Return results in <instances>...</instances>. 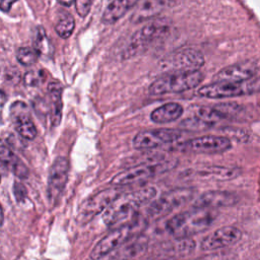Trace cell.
<instances>
[{
	"mask_svg": "<svg viewBox=\"0 0 260 260\" xmlns=\"http://www.w3.org/2000/svg\"><path fill=\"white\" fill-rule=\"evenodd\" d=\"M156 194L152 187H144L138 190L121 194L104 211L103 221L108 226H120L137 219L140 207L151 201Z\"/></svg>",
	"mask_w": 260,
	"mask_h": 260,
	"instance_id": "obj_1",
	"label": "cell"
},
{
	"mask_svg": "<svg viewBox=\"0 0 260 260\" xmlns=\"http://www.w3.org/2000/svg\"><path fill=\"white\" fill-rule=\"evenodd\" d=\"M216 216L217 212L214 209L192 207L172 216L166 222V230L177 240L191 238L207 230Z\"/></svg>",
	"mask_w": 260,
	"mask_h": 260,
	"instance_id": "obj_2",
	"label": "cell"
},
{
	"mask_svg": "<svg viewBox=\"0 0 260 260\" xmlns=\"http://www.w3.org/2000/svg\"><path fill=\"white\" fill-rule=\"evenodd\" d=\"M203 80V74L199 70L169 72L155 79L148 87L151 95L167 93H179L195 88Z\"/></svg>",
	"mask_w": 260,
	"mask_h": 260,
	"instance_id": "obj_3",
	"label": "cell"
},
{
	"mask_svg": "<svg viewBox=\"0 0 260 260\" xmlns=\"http://www.w3.org/2000/svg\"><path fill=\"white\" fill-rule=\"evenodd\" d=\"M177 166V160L168 159L151 164L138 165L118 173L111 180L113 187H125L143 183L157 175L167 173Z\"/></svg>",
	"mask_w": 260,
	"mask_h": 260,
	"instance_id": "obj_4",
	"label": "cell"
},
{
	"mask_svg": "<svg viewBox=\"0 0 260 260\" xmlns=\"http://www.w3.org/2000/svg\"><path fill=\"white\" fill-rule=\"evenodd\" d=\"M260 92V77H254L244 81L212 82L201 86L197 94L211 100L235 98Z\"/></svg>",
	"mask_w": 260,
	"mask_h": 260,
	"instance_id": "obj_5",
	"label": "cell"
},
{
	"mask_svg": "<svg viewBox=\"0 0 260 260\" xmlns=\"http://www.w3.org/2000/svg\"><path fill=\"white\" fill-rule=\"evenodd\" d=\"M139 226L138 219H135L132 222L113 228V230L95 244L90 252V258L92 260H100L115 252L135 237L133 235L136 234Z\"/></svg>",
	"mask_w": 260,
	"mask_h": 260,
	"instance_id": "obj_6",
	"label": "cell"
},
{
	"mask_svg": "<svg viewBox=\"0 0 260 260\" xmlns=\"http://www.w3.org/2000/svg\"><path fill=\"white\" fill-rule=\"evenodd\" d=\"M195 195V189L181 187L169 190L152 201L147 208V215L152 219H158L183 206Z\"/></svg>",
	"mask_w": 260,
	"mask_h": 260,
	"instance_id": "obj_7",
	"label": "cell"
},
{
	"mask_svg": "<svg viewBox=\"0 0 260 260\" xmlns=\"http://www.w3.org/2000/svg\"><path fill=\"white\" fill-rule=\"evenodd\" d=\"M169 31L170 26L167 23L151 22L146 24L132 35L128 46L122 53V58L126 60L141 54L153 43L166 37Z\"/></svg>",
	"mask_w": 260,
	"mask_h": 260,
	"instance_id": "obj_8",
	"label": "cell"
},
{
	"mask_svg": "<svg viewBox=\"0 0 260 260\" xmlns=\"http://www.w3.org/2000/svg\"><path fill=\"white\" fill-rule=\"evenodd\" d=\"M122 194L121 187H111L104 189L82 201L77 209L76 221L79 224L89 222L93 217L104 211Z\"/></svg>",
	"mask_w": 260,
	"mask_h": 260,
	"instance_id": "obj_9",
	"label": "cell"
},
{
	"mask_svg": "<svg viewBox=\"0 0 260 260\" xmlns=\"http://www.w3.org/2000/svg\"><path fill=\"white\" fill-rule=\"evenodd\" d=\"M203 54L196 49H184L174 52L160 60L161 69L171 72L195 71L204 65Z\"/></svg>",
	"mask_w": 260,
	"mask_h": 260,
	"instance_id": "obj_10",
	"label": "cell"
},
{
	"mask_svg": "<svg viewBox=\"0 0 260 260\" xmlns=\"http://www.w3.org/2000/svg\"><path fill=\"white\" fill-rule=\"evenodd\" d=\"M69 174V161L64 156H58L53 161L48 176L47 196L52 205H56L66 187Z\"/></svg>",
	"mask_w": 260,
	"mask_h": 260,
	"instance_id": "obj_11",
	"label": "cell"
},
{
	"mask_svg": "<svg viewBox=\"0 0 260 260\" xmlns=\"http://www.w3.org/2000/svg\"><path fill=\"white\" fill-rule=\"evenodd\" d=\"M232 147L231 140L225 136L204 135L192 138L178 145V149L182 151L195 153H221Z\"/></svg>",
	"mask_w": 260,
	"mask_h": 260,
	"instance_id": "obj_12",
	"label": "cell"
},
{
	"mask_svg": "<svg viewBox=\"0 0 260 260\" xmlns=\"http://www.w3.org/2000/svg\"><path fill=\"white\" fill-rule=\"evenodd\" d=\"M182 137V133L173 129H154L138 132L132 141L137 150H147L170 144Z\"/></svg>",
	"mask_w": 260,
	"mask_h": 260,
	"instance_id": "obj_13",
	"label": "cell"
},
{
	"mask_svg": "<svg viewBox=\"0 0 260 260\" xmlns=\"http://www.w3.org/2000/svg\"><path fill=\"white\" fill-rule=\"evenodd\" d=\"M242 238V232L232 225L219 228L206 236L202 241L200 248L203 251H213L236 244Z\"/></svg>",
	"mask_w": 260,
	"mask_h": 260,
	"instance_id": "obj_14",
	"label": "cell"
},
{
	"mask_svg": "<svg viewBox=\"0 0 260 260\" xmlns=\"http://www.w3.org/2000/svg\"><path fill=\"white\" fill-rule=\"evenodd\" d=\"M10 117L14 124V128L21 138L32 140L37 136V128L30 119L27 106L17 101L10 107Z\"/></svg>",
	"mask_w": 260,
	"mask_h": 260,
	"instance_id": "obj_15",
	"label": "cell"
},
{
	"mask_svg": "<svg viewBox=\"0 0 260 260\" xmlns=\"http://www.w3.org/2000/svg\"><path fill=\"white\" fill-rule=\"evenodd\" d=\"M258 71L255 61H243L222 68L214 76V82H234L244 81L254 78Z\"/></svg>",
	"mask_w": 260,
	"mask_h": 260,
	"instance_id": "obj_16",
	"label": "cell"
},
{
	"mask_svg": "<svg viewBox=\"0 0 260 260\" xmlns=\"http://www.w3.org/2000/svg\"><path fill=\"white\" fill-rule=\"evenodd\" d=\"M239 198L236 193L224 190H210L200 194L193 202L192 207L216 209L235 205Z\"/></svg>",
	"mask_w": 260,
	"mask_h": 260,
	"instance_id": "obj_17",
	"label": "cell"
},
{
	"mask_svg": "<svg viewBox=\"0 0 260 260\" xmlns=\"http://www.w3.org/2000/svg\"><path fill=\"white\" fill-rule=\"evenodd\" d=\"M148 246V238L144 235H137L128 241L121 248L108 255L107 260H131L142 254Z\"/></svg>",
	"mask_w": 260,
	"mask_h": 260,
	"instance_id": "obj_18",
	"label": "cell"
},
{
	"mask_svg": "<svg viewBox=\"0 0 260 260\" xmlns=\"http://www.w3.org/2000/svg\"><path fill=\"white\" fill-rule=\"evenodd\" d=\"M0 159L3 168H6L17 178L24 180L28 177V169L23 161L4 143L1 144L0 148Z\"/></svg>",
	"mask_w": 260,
	"mask_h": 260,
	"instance_id": "obj_19",
	"label": "cell"
},
{
	"mask_svg": "<svg viewBox=\"0 0 260 260\" xmlns=\"http://www.w3.org/2000/svg\"><path fill=\"white\" fill-rule=\"evenodd\" d=\"M140 0H111L102 14V22L113 24L124 16Z\"/></svg>",
	"mask_w": 260,
	"mask_h": 260,
	"instance_id": "obj_20",
	"label": "cell"
},
{
	"mask_svg": "<svg viewBox=\"0 0 260 260\" xmlns=\"http://www.w3.org/2000/svg\"><path fill=\"white\" fill-rule=\"evenodd\" d=\"M62 84L58 81H52L48 85V93L50 100V117L53 126H58L62 119Z\"/></svg>",
	"mask_w": 260,
	"mask_h": 260,
	"instance_id": "obj_21",
	"label": "cell"
},
{
	"mask_svg": "<svg viewBox=\"0 0 260 260\" xmlns=\"http://www.w3.org/2000/svg\"><path fill=\"white\" fill-rule=\"evenodd\" d=\"M173 0H145L134 12L132 19L135 22L147 20L159 14L167 7L171 6Z\"/></svg>",
	"mask_w": 260,
	"mask_h": 260,
	"instance_id": "obj_22",
	"label": "cell"
},
{
	"mask_svg": "<svg viewBox=\"0 0 260 260\" xmlns=\"http://www.w3.org/2000/svg\"><path fill=\"white\" fill-rule=\"evenodd\" d=\"M183 113L184 109L180 104L167 103L151 112L150 120L156 124L171 123L181 118Z\"/></svg>",
	"mask_w": 260,
	"mask_h": 260,
	"instance_id": "obj_23",
	"label": "cell"
},
{
	"mask_svg": "<svg viewBox=\"0 0 260 260\" xmlns=\"http://www.w3.org/2000/svg\"><path fill=\"white\" fill-rule=\"evenodd\" d=\"M195 173L200 177H209L216 180H231L240 174V170L237 168L211 166L196 170Z\"/></svg>",
	"mask_w": 260,
	"mask_h": 260,
	"instance_id": "obj_24",
	"label": "cell"
},
{
	"mask_svg": "<svg viewBox=\"0 0 260 260\" xmlns=\"http://www.w3.org/2000/svg\"><path fill=\"white\" fill-rule=\"evenodd\" d=\"M74 27L75 21L73 16L68 12H63L55 25V30L60 38L68 39L72 35Z\"/></svg>",
	"mask_w": 260,
	"mask_h": 260,
	"instance_id": "obj_25",
	"label": "cell"
},
{
	"mask_svg": "<svg viewBox=\"0 0 260 260\" xmlns=\"http://www.w3.org/2000/svg\"><path fill=\"white\" fill-rule=\"evenodd\" d=\"M34 48L40 56L49 55V53H51V43L43 26H39L37 29V34L34 41Z\"/></svg>",
	"mask_w": 260,
	"mask_h": 260,
	"instance_id": "obj_26",
	"label": "cell"
},
{
	"mask_svg": "<svg viewBox=\"0 0 260 260\" xmlns=\"http://www.w3.org/2000/svg\"><path fill=\"white\" fill-rule=\"evenodd\" d=\"M40 55L32 47H20L16 51V59L23 66H31L37 62Z\"/></svg>",
	"mask_w": 260,
	"mask_h": 260,
	"instance_id": "obj_27",
	"label": "cell"
},
{
	"mask_svg": "<svg viewBox=\"0 0 260 260\" xmlns=\"http://www.w3.org/2000/svg\"><path fill=\"white\" fill-rule=\"evenodd\" d=\"M23 81L27 86H37L40 82L43 81L42 71H28L24 74Z\"/></svg>",
	"mask_w": 260,
	"mask_h": 260,
	"instance_id": "obj_28",
	"label": "cell"
},
{
	"mask_svg": "<svg viewBox=\"0 0 260 260\" xmlns=\"http://www.w3.org/2000/svg\"><path fill=\"white\" fill-rule=\"evenodd\" d=\"M74 5L78 15L85 17L90 9V0H75Z\"/></svg>",
	"mask_w": 260,
	"mask_h": 260,
	"instance_id": "obj_29",
	"label": "cell"
},
{
	"mask_svg": "<svg viewBox=\"0 0 260 260\" xmlns=\"http://www.w3.org/2000/svg\"><path fill=\"white\" fill-rule=\"evenodd\" d=\"M13 192H14L15 199L17 201L23 200L25 198V196H26V190H25L24 186L21 183H19V182H14Z\"/></svg>",
	"mask_w": 260,
	"mask_h": 260,
	"instance_id": "obj_30",
	"label": "cell"
},
{
	"mask_svg": "<svg viewBox=\"0 0 260 260\" xmlns=\"http://www.w3.org/2000/svg\"><path fill=\"white\" fill-rule=\"evenodd\" d=\"M16 0H0V8L3 12H8L11 9L12 4Z\"/></svg>",
	"mask_w": 260,
	"mask_h": 260,
	"instance_id": "obj_31",
	"label": "cell"
},
{
	"mask_svg": "<svg viewBox=\"0 0 260 260\" xmlns=\"http://www.w3.org/2000/svg\"><path fill=\"white\" fill-rule=\"evenodd\" d=\"M5 78H6V80L7 81H11V78L12 79H14V81H18L19 80V78H20V76H19V73L16 71V72H14L13 74H10V72H8L7 71V74L5 75Z\"/></svg>",
	"mask_w": 260,
	"mask_h": 260,
	"instance_id": "obj_32",
	"label": "cell"
},
{
	"mask_svg": "<svg viewBox=\"0 0 260 260\" xmlns=\"http://www.w3.org/2000/svg\"><path fill=\"white\" fill-rule=\"evenodd\" d=\"M57 1L63 6H70L75 2V0H57Z\"/></svg>",
	"mask_w": 260,
	"mask_h": 260,
	"instance_id": "obj_33",
	"label": "cell"
},
{
	"mask_svg": "<svg viewBox=\"0 0 260 260\" xmlns=\"http://www.w3.org/2000/svg\"><path fill=\"white\" fill-rule=\"evenodd\" d=\"M165 260H176V259H172V258H171V259H165Z\"/></svg>",
	"mask_w": 260,
	"mask_h": 260,
	"instance_id": "obj_34",
	"label": "cell"
},
{
	"mask_svg": "<svg viewBox=\"0 0 260 260\" xmlns=\"http://www.w3.org/2000/svg\"><path fill=\"white\" fill-rule=\"evenodd\" d=\"M1 260H4V259H1Z\"/></svg>",
	"mask_w": 260,
	"mask_h": 260,
	"instance_id": "obj_35",
	"label": "cell"
}]
</instances>
